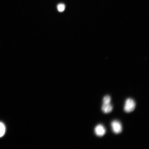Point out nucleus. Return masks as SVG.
I'll use <instances>...</instances> for the list:
<instances>
[{
  "instance_id": "2",
  "label": "nucleus",
  "mask_w": 149,
  "mask_h": 149,
  "mask_svg": "<svg viewBox=\"0 0 149 149\" xmlns=\"http://www.w3.org/2000/svg\"><path fill=\"white\" fill-rule=\"evenodd\" d=\"M111 126L113 133L115 134H120L122 131V124L120 122L116 120H113L111 123Z\"/></svg>"
},
{
  "instance_id": "3",
  "label": "nucleus",
  "mask_w": 149,
  "mask_h": 149,
  "mask_svg": "<svg viewBox=\"0 0 149 149\" xmlns=\"http://www.w3.org/2000/svg\"><path fill=\"white\" fill-rule=\"evenodd\" d=\"M95 132L97 136L99 137H102L105 134V128L102 125H98L95 128Z\"/></svg>"
},
{
  "instance_id": "5",
  "label": "nucleus",
  "mask_w": 149,
  "mask_h": 149,
  "mask_svg": "<svg viewBox=\"0 0 149 149\" xmlns=\"http://www.w3.org/2000/svg\"><path fill=\"white\" fill-rule=\"evenodd\" d=\"M5 127L2 123L0 122V137H3L5 134Z\"/></svg>"
},
{
  "instance_id": "6",
  "label": "nucleus",
  "mask_w": 149,
  "mask_h": 149,
  "mask_svg": "<svg viewBox=\"0 0 149 149\" xmlns=\"http://www.w3.org/2000/svg\"><path fill=\"white\" fill-rule=\"evenodd\" d=\"M57 8L59 12H63L65 10V6L63 3H59L58 5Z\"/></svg>"
},
{
  "instance_id": "7",
  "label": "nucleus",
  "mask_w": 149,
  "mask_h": 149,
  "mask_svg": "<svg viewBox=\"0 0 149 149\" xmlns=\"http://www.w3.org/2000/svg\"><path fill=\"white\" fill-rule=\"evenodd\" d=\"M111 101V97L109 95H106L103 98V103H110Z\"/></svg>"
},
{
  "instance_id": "1",
  "label": "nucleus",
  "mask_w": 149,
  "mask_h": 149,
  "mask_svg": "<svg viewBox=\"0 0 149 149\" xmlns=\"http://www.w3.org/2000/svg\"><path fill=\"white\" fill-rule=\"evenodd\" d=\"M136 107L134 100L131 98H128L126 100L124 110L126 112L130 113L134 111Z\"/></svg>"
},
{
  "instance_id": "4",
  "label": "nucleus",
  "mask_w": 149,
  "mask_h": 149,
  "mask_svg": "<svg viewBox=\"0 0 149 149\" xmlns=\"http://www.w3.org/2000/svg\"><path fill=\"white\" fill-rule=\"evenodd\" d=\"M113 109V106L110 103H103L102 109L104 113H111Z\"/></svg>"
}]
</instances>
